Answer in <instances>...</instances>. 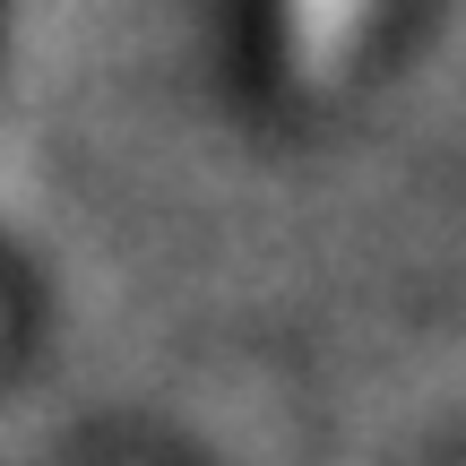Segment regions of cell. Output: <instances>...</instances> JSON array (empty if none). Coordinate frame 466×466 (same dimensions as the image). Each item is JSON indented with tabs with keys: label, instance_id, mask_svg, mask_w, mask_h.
I'll return each instance as SVG.
<instances>
[{
	"label": "cell",
	"instance_id": "1",
	"mask_svg": "<svg viewBox=\"0 0 466 466\" xmlns=\"http://www.w3.org/2000/svg\"><path fill=\"white\" fill-rule=\"evenodd\" d=\"M319 9H329V17H346V9H354V0H319Z\"/></svg>",
	"mask_w": 466,
	"mask_h": 466
}]
</instances>
